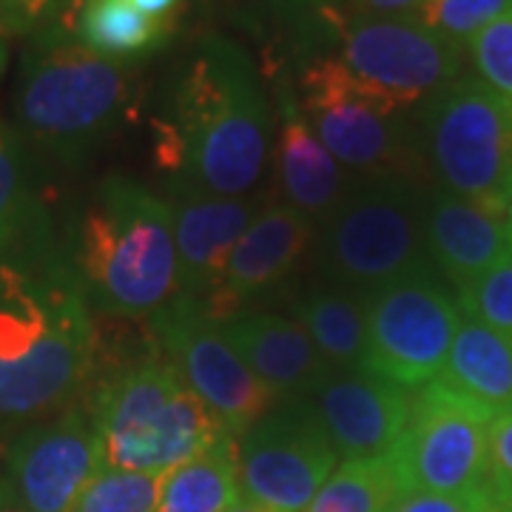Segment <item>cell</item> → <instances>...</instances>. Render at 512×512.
I'll list each match as a JSON object with an SVG mask.
<instances>
[{"label":"cell","instance_id":"cell-20","mask_svg":"<svg viewBox=\"0 0 512 512\" xmlns=\"http://www.w3.org/2000/svg\"><path fill=\"white\" fill-rule=\"evenodd\" d=\"M276 174L288 205L311 220H325L348 188L342 168L313 134L296 94L288 86H279Z\"/></svg>","mask_w":512,"mask_h":512},{"label":"cell","instance_id":"cell-41","mask_svg":"<svg viewBox=\"0 0 512 512\" xmlns=\"http://www.w3.org/2000/svg\"><path fill=\"white\" fill-rule=\"evenodd\" d=\"M490 512H498V510H493V507H490Z\"/></svg>","mask_w":512,"mask_h":512},{"label":"cell","instance_id":"cell-23","mask_svg":"<svg viewBox=\"0 0 512 512\" xmlns=\"http://www.w3.org/2000/svg\"><path fill=\"white\" fill-rule=\"evenodd\" d=\"M174 23L148 18L131 0H74L63 29L94 55L128 60L160 49Z\"/></svg>","mask_w":512,"mask_h":512},{"label":"cell","instance_id":"cell-30","mask_svg":"<svg viewBox=\"0 0 512 512\" xmlns=\"http://www.w3.org/2000/svg\"><path fill=\"white\" fill-rule=\"evenodd\" d=\"M470 52L484 83L512 97V9L470 40Z\"/></svg>","mask_w":512,"mask_h":512},{"label":"cell","instance_id":"cell-24","mask_svg":"<svg viewBox=\"0 0 512 512\" xmlns=\"http://www.w3.org/2000/svg\"><path fill=\"white\" fill-rule=\"evenodd\" d=\"M239 439L228 436L211 450L165 473L154 512H225L239 501Z\"/></svg>","mask_w":512,"mask_h":512},{"label":"cell","instance_id":"cell-42","mask_svg":"<svg viewBox=\"0 0 512 512\" xmlns=\"http://www.w3.org/2000/svg\"><path fill=\"white\" fill-rule=\"evenodd\" d=\"M0 134H3V128H0Z\"/></svg>","mask_w":512,"mask_h":512},{"label":"cell","instance_id":"cell-3","mask_svg":"<svg viewBox=\"0 0 512 512\" xmlns=\"http://www.w3.org/2000/svg\"><path fill=\"white\" fill-rule=\"evenodd\" d=\"M69 262L89 305L151 319L180 293L171 205L126 174L103 177L77 220Z\"/></svg>","mask_w":512,"mask_h":512},{"label":"cell","instance_id":"cell-2","mask_svg":"<svg viewBox=\"0 0 512 512\" xmlns=\"http://www.w3.org/2000/svg\"><path fill=\"white\" fill-rule=\"evenodd\" d=\"M154 128L157 163L177 183L248 197L271 148V106L251 55L228 37H205Z\"/></svg>","mask_w":512,"mask_h":512},{"label":"cell","instance_id":"cell-12","mask_svg":"<svg viewBox=\"0 0 512 512\" xmlns=\"http://www.w3.org/2000/svg\"><path fill=\"white\" fill-rule=\"evenodd\" d=\"M239 498L262 512H305L339 456L308 402H279L242 436Z\"/></svg>","mask_w":512,"mask_h":512},{"label":"cell","instance_id":"cell-7","mask_svg":"<svg viewBox=\"0 0 512 512\" xmlns=\"http://www.w3.org/2000/svg\"><path fill=\"white\" fill-rule=\"evenodd\" d=\"M421 126L441 185L504 217L512 205V97L481 80H456L430 97Z\"/></svg>","mask_w":512,"mask_h":512},{"label":"cell","instance_id":"cell-22","mask_svg":"<svg viewBox=\"0 0 512 512\" xmlns=\"http://www.w3.org/2000/svg\"><path fill=\"white\" fill-rule=\"evenodd\" d=\"M299 325L308 330L313 348L330 370L365 367L367 293L322 282L293 302Z\"/></svg>","mask_w":512,"mask_h":512},{"label":"cell","instance_id":"cell-37","mask_svg":"<svg viewBox=\"0 0 512 512\" xmlns=\"http://www.w3.org/2000/svg\"><path fill=\"white\" fill-rule=\"evenodd\" d=\"M6 504H9V495H6V484L0 478V507H6Z\"/></svg>","mask_w":512,"mask_h":512},{"label":"cell","instance_id":"cell-35","mask_svg":"<svg viewBox=\"0 0 512 512\" xmlns=\"http://www.w3.org/2000/svg\"><path fill=\"white\" fill-rule=\"evenodd\" d=\"M143 15L157 20H174V9L180 0H131Z\"/></svg>","mask_w":512,"mask_h":512},{"label":"cell","instance_id":"cell-21","mask_svg":"<svg viewBox=\"0 0 512 512\" xmlns=\"http://www.w3.org/2000/svg\"><path fill=\"white\" fill-rule=\"evenodd\" d=\"M439 382L490 416L507 413L512 410V342L464 316Z\"/></svg>","mask_w":512,"mask_h":512},{"label":"cell","instance_id":"cell-5","mask_svg":"<svg viewBox=\"0 0 512 512\" xmlns=\"http://www.w3.org/2000/svg\"><path fill=\"white\" fill-rule=\"evenodd\" d=\"M89 410L109 470L165 476L228 439L160 353L109 370L94 387Z\"/></svg>","mask_w":512,"mask_h":512},{"label":"cell","instance_id":"cell-8","mask_svg":"<svg viewBox=\"0 0 512 512\" xmlns=\"http://www.w3.org/2000/svg\"><path fill=\"white\" fill-rule=\"evenodd\" d=\"M299 109L330 157L362 174H410L399 106L390 94L362 83L339 57H316L299 74Z\"/></svg>","mask_w":512,"mask_h":512},{"label":"cell","instance_id":"cell-4","mask_svg":"<svg viewBox=\"0 0 512 512\" xmlns=\"http://www.w3.org/2000/svg\"><path fill=\"white\" fill-rule=\"evenodd\" d=\"M137 97L128 60L94 55L55 23L23 55L15 117L37 151L80 165L134 117Z\"/></svg>","mask_w":512,"mask_h":512},{"label":"cell","instance_id":"cell-10","mask_svg":"<svg viewBox=\"0 0 512 512\" xmlns=\"http://www.w3.org/2000/svg\"><path fill=\"white\" fill-rule=\"evenodd\" d=\"M461 325L453 293L424 268L367 293L365 367L399 387L439 379Z\"/></svg>","mask_w":512,"mask_h":512},{"label":"cell","instance_id":"cell-27","mask_svg":"<svg viewBox=\"0 0 512 512\" xmlns=\"http://www.w3.org/2000/svg\"><path fill=\"white\" fill-rule=\"evenodd\" d=\"M165 476L103 467L72 512H154Z\"/></svg>","mask_w":512,"mask_h":512},{"label":"cell","instance_id":"cell-26","mask_svg":"<svg viewBox=\"0 0 512 512\" xmlns=\"http://www.w3.org/2000/svg\"><path fill=\"white\" fill-rule=\"evenodd\" d=\"M399 498L387 458L342 461L305 512H390Z\"/></svg>","mask_w":512,"mask_h":512},{"label":"cell","instance_id":"cell-33","mask_svg":"<svg viewBox=\"0 0 512 512\" xmlns=\"http://www.w3.org/2000/svg\"><path fill=\"white\" fill-rule=\"evenodd\" d=\"M390 512H490L484 493L470 495H433L399 493Z\"/></svg>","mask_w":512,"mask_h":512},{"label":"cell","instance_id":"cell-6","mask_svg":"<svg viewBox=\"0 0 512 512\" xmlns=\"http://www.w3.org/2000/svg\"><path fill=\"white\" fill-rule=\"evenodd\" d=\"M424 214L404 174H362L322 220V282L370 293L424 268Z\"/></svg>","mask_w":512,"mask_h":512},{"label":"cell","instance_id":"cell-31","mask_svg":"<svg viewBox=\"0 0 512 512\" xmlns=\"http://www.w3.org/2000/svg\"><path fill=\"white\" fill-rule=\"evenodd\" d=\"M481 493L493 510L512 512V410L490 421L487 478Z\"/></svg>","mask_w":512,"mask_h":512},{"label":"cell","instance_id":"cell-34","mask_svg":"<svg viewBox=\"0 0 512 512\" xmlns=\"http://www.w3.org/2000/svg\"><path fill=\"white\" fill-rule=\"evenodd\" d=\"M367 15H379V18H396L410 9H421L427 0H362Z\"/></svg>","mask_w":512,"mask_h":512},{"label":"cell","instance_id":"cell-28","mask_svg":"<svg viewBox=\"0 0 512 512\" xmlns=\"http://www.w3.org/2000/svg\"><path fill=\"white\" fill-rule=\"evenodd\" d=\"M458 308L512 342V251L476 282L458 288Z\"/></svg>","mask_w":512,"mask_h":512},{"label":"cell","instance_id":"cell-18","mask_svg":"<svg viewBox=\"0 0 512 512\" xmlns=\"http://www.w3.org/2000/svg\"><path fill=\"white\" fill-rule=\"evenodd\" d=\"M220 328L251 373L274 393L276 402H302L328 376L330 367L313 348L299 319L242 311L220 322Z\"/></svg>","mask_w":512,"mask_h":512},{"label":"cell","instance_id":"cell-11","mask_svg":"<svg viewBox=\"0 0 512 512\" xmlns=\"http://www.w3.org/2000/svg\"><path fill=\"white\" fill-rule=\"evenodd\" d=\"M151 342L183 384L225 427L228 436H245L256 421L274 410V393L242 362L220 322L202 302L177 296L148 319Z\"/></svg>","mask_w":512,"mask_h":512},{"label":"cell","instance_id":"cell-15","mask_svg":"<svg viewBox=\"0 0 512 512\" xmlns=\"http://www.w3.org/2000/svg\"><path fill=\"white\" fill-rule=\"evenodd\" d=\"M305 402L342 461H376L402 439L413 393L356 367L328 370Z\"/></svg>","mask_w":512,"mask_h":512},{"label":"cell","instance_id":"cell-1","mask_svg":"<svg viewBox=\"0 0 512 512\" xmlns=\"http://www.w3.org/2000/svg\"><path fill=\"white\" fill-rule=\"evenodd\" d=\"M94 356L89 299L46 228L0 259V421L74 404Z\"/></svg>","mask_w":512,"mask_h":512},{"label":"cell","instance_id":"cell-16","mask_svg":"<svg viewBox=\"0 0 512 512\" xmlns=\"http://www.w3.org/2000/svg\"><path fill=\"white\" fill-rule=\"evenodd\" d=\"M313 239V220L288 202H274L256 211L239 237L220 285L202 302L205 313L225 322L248 308V302L276 288L302 259Z\"/></svg>","mask_w":512,"mask_h":512},{"label":"cell","instance_id":"cell-40","mask_svg":"<svg viewBox=\"0 0 512 512\" xmlns=\"http://www.w3.org/2000/svg\"><path fill=\"white\" fill-rule=\"evenodd\" d=\"M0 35H3V26H0Z\"/></svg>","mask_w":512,"mask_h":512},{"label":"cell","instance_id":"cell-19","mask_svg":"<svg viewBox=\"0 0 512 512\" xmlns=\"http://www.w3.org/2000/svg\"><path fill=\"white\" fill-rule=\"evenodd\" d=\"M424 245L458 291L510 254L512 231L510 222L490 208L439 194L424 214Z\"/></svg>","mask_w":512,"mask_h":512},{"label":"cell","instance_id":"cell-32","mask_svg":"<svg viewBox=\"0 0 512 512\" xmlns=\"http://www.w3.org/2000/svg\"><path fill=\"white\" fill-rule=\"evenodd\" d=\"M63 0H0V26L9 35H29L55 26Z\"/></svg>","mask_w":512,"mask_h":512},{"label":"cell","instance_id":"cell-29","mask_svg":"<svg viewBox=\"0 0 512 512\" xmlns=\"http://www.w3.org/2000/svg\"><path fill=\"white\" fill-rule=\"evenodd\" d=\"M512 0H427L419 9V23L441 37L461 43L510 12Z\"/></svg>","mask_w":512,"mask_h":512},{"label":"cell","instance_id":"cell-39","mask_svg":"<svg viewBox=\"0 0 512 512\" xmlns=\"http://www.w3.org/2000/svg\"><path fill=\"white\" fill-rule=\"evenodd\" d=\"M0 512H20V510H9V507H0Z\"/></svg>","mask_w":512,"mask_h":512},{"label":"cell","instance_id":"cell-17","mask_svg":"<svg viewBox=\"0 0 512 512\" xmlns=\"http://www.w3.org/2000/svg\"><path fill=\"white\" fill-rule=\"evenodd\" d=\"M168 205L174 214V242L180 268L177 296L205 302L220 285L228 256L256 217L259 200L220 197L174 180L168 188Z\"/></svg>","mask_w":512,"mask_h":512},{"label":"cell","instance_id":"cell-13","mask_svg":"<svg viewBox=\"0 0 512 512\" xmlns=\"http://www.w3.org/2000/svg\"><path fill=\"white\" fill-rule=\"evenodd\" d=\"M336 43L350 72L404 109L447 89L461 72V46L419 20L362 12V18L339 20Z\"/></svg>","mask_w":512,"mask_h":512},{"label":"cell","instance_id":"cell-38","mask_svg":"<svg viewBox=\"0 0 512 512\" xmlns=\"http://www.w3.org/2000/svg\"><path fill=\"white\" fill-rule=\"evenodd\" d=\"M507 222H510V231H512V205H510V211H507Z\"/></svg>","mask_w":512,"mask_h":512},{"label":"cell","instance_id":"cell-25","mask_svg":"<svg viewBox=\"0 0 512 512\" xmlns=\"http://www.w3.org/2000/svg\"><path fill=\"white\" fill-rule=\"evenodd\" d=\"M46 228L49 217L26 183L20 148L12 137L0 134V259L15 254Z\"/></svg>","mask_w":512,"mask_h":512},{"label":"cell","instance_id":"cell-9","mask_svg":"<svg viewBox=\"0 0 512 512\" xmlns=\"http://www.w3.org/2000/svg\"><path fill=\"white\" fill-rule=\"evenodd\" d=\"M493 419L439 379L419 387L402 439L387 456L399 493H481Z\"/></svg>","mask_w":512,"mask_h":512},{"label":"cell","instance_id":"cell-14","mask_svg":"<svg viewBox=\"0 0 512 512\" xmlns=\"http://www.w3.org/2000/svg\"><path fill=\"white\" fill-rule=\"evenodd\" d=\"M103 470V447L89 404L23 433L6 456V495L20 512H72Z\"/></svg>","mask_w":512,"mask_h":512},{"label":"cell","instance_id":"cell-36","mask_svg":"<svg viewBox=\"0 0 512 512\" xmlns=\"http://www.w3.org/2000/svg\"><path fill=\"white\" fill-rule=\"evenodd\" d=\"M225 512H262V510H256L254 504H248V501H237L234 507H228Z\"/></svg>","mask_w":512,"mask_h":512}]
</instances>
